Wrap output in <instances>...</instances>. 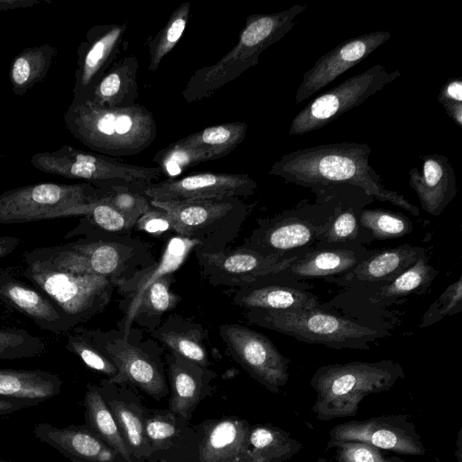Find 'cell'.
Instances as JSON below:
<instances>
[{"label": "cell", "mask_w": 462, "mask_h": 462, "mask_svg": "<svg viewBox=\"0 0 462 462\" xmlns=\"http://www.w3.org/2000/svg\"><path fill=\"white\" fill-rule=\"evenodd\" d=\"M371 152L370 146L364 143L319 144L284 154L273 164L269 174L313 192L344 186L357 187L373 199L391 203L419 217L418 207L383 184L369 163Z\"/></svg>", "instance_id": "cell-1"}, {"label": "cell", "mask_w": 462, "mask_h": 462, "mask_svg": "<svg viewBox=\"0 0 462 462\" xmlns=\"http://www.w3.org/2000/svg\"><path fill=\"white\" fill-rule=\"evenodd\" d=\"M63 118L75 139L94 152L113 158L141 153L157 136L153 115L139 104L107 107L72 99Z\"/></svg>", "instance_id": "cell-2"}, {"label": "cell", "mask_w": 462, "mask_h": 462, "mask_svg": "<svg viewBox=\"0 0 462 462\" xmlns=\"http://www.w3.org/2000/svg\"><path fill=\"white\" fill-rule=\"evenodd\" d=\"M306 5L272 14L248 15L236 45L218 61L197 69L181 93L187 103L202 100L258 64L261 53L283 38Z\"/></svg>", "instance_id": "cell-3"}, {"label": "cell", "mask_w": 462, "mask_h": 462, "mask_svg": "<svg viewBox=\"0 0 462 462\" xmlns=\"http://www.w3.org/2000/svg\"><path fill=\"white\" fill-rule=\"evenodd\" d=\"M404 376L391 359L323 365L310 381L316 393L311 411L319 420L354 417L366 396L389 391Z\"/></svg>", "instance_id": "cell-4"}, {"label": "cell", "mask_w": 462, "mask_h": 462, "mask_svg": "<svg viewBox=\"0 0 462 462\" xmlns=\"http://www.w3.org/2000/svg\"><path fill=\"white\" fill-rule=\"evenodd\" d=\"M314 193V203L302 201L273 217L259 218L242 246L280 260L300 257L316 248L330 225L339 187Z\"/></svg>", "instance_id": "cell-5"}, {"label": "cell", "mask_w": 462, "mask_h": 462, "mask_svg": "<svg viewBox=\"0 0 462 462\" xmlns=\"http://www.w3.org/2000/svg\"><path fill=\"white\" fill-rule=\"evenodd\" d=\"M245 317L252 324L299 341L334 349L368 350L371 343L387 334L319 308L287 310L247 309Z\"/></svg>", "instance_id": "cell-6"}, {"label": "cell", "mask_w": 462, "mask_h": 462, "mask_svg": "<svg viewBox=\"0 0 462 462\" xmlns=\"http://www.w3.org/2000/svg\"><path fill=\"white\" fill-rule=\"evenodd\" d=\"M150 203L167 212L172 231L177 236L197 241V248L208 253L229 248L254 208V204L233 197L168 201L150 199Z\"/></svg>", "instance_id": "cell-7"}, {"label": "cell", "mask_w": 462, "mask_h": 462, "mask_svg": "<svg viewBox=\"0 0 462 462\" xmlns=\"http://www.w3.org/2000/svg\"><path fill=\"white\" fill-rule=\"evenodd\" d=\"M30 163L42 172L84 180L97 188H127L140 192L162 175L157 166L129 164L68 144L52 152H37Z\"/></svg>", "instance_id": "cell-8"}, {"label": "cell", "mask_w": 462, "mask_h": 462, "mask_svg": "<svg viewBox=\"0 0 462 462\" xmlns=\"http://www.w3.org/2000/svg\"><path fill=\"white\" fill-rule=\"evenodd\" d=\"M32 285L51 300L76 326L100 314L109 304L115 285L94 273L25 263L21 271Z\"/></svg>", "instance_id": "cell-9"}, {"label": "cell", "mask_w": 462, "mask_h": 462, "mask_svg": "<svg viewBox=\"0 0 462 462\" xmlns=\"http://www.w3.org/2000/svg\"><path fill=\"white\" fill-rule=\"evenodd\" d=\"M110 189L97 188L87 182H42L14 188L0 195V224L84 216L88 206Z\"/></svg>", "instance_id": "cell-10"}, {"label": "cell", "mask_w": 462, "mask_h": 462, "mask_svg": "<svg viewBox=\"0 0 462 462\" xmlns=\"http://www.w3.org/2000/svg\"><path fill=\"white\" fill-rule=\"evenodd\" d=\"M92 341L113 361L117 374L112 383H127L152 399L160 401L169 394L162 350L154 342H134L120 330L86 329Z\"/></svg>", "instance_id": "cell-11"}, {"label": "cell", "mask_w": 462, "mask_h": 462, "mask_svg": "<svg viewBox=\"0 0 462 462\" xmlns=\"http://www.w3.org/2000/svg\"><path fill=\"white\" fill-rule=\"evenodd\" d=\"M69 243L77 251L86 273L103 276L116 288L157 262L145 241L128 234H110L97 229Z\"/></svg>", "instance_id": "cell-12"}, {"label": "cell", "mask_w": 462, "mask_h": 462, "mask_svg": "<svg viewBox=\"0 0 462 462\" xmlns=\"http://www.w3.org/2000/svg\"><path fill=\"white\" fill-rule=\"evenodd\" d=\"M401 70L388 71L381 64L355 75L307 104L293 117L290 135H301L319 130L347 111L363 104L387 84L399 79Z\"/></svg>", "instance_id": "cell-13"}, {"label": "cell", "mask_w": 462, "mask_h": 462, "mask_svg": "<svg viewBox=\"0 0 462 462\" xmlns=\"http://www.w3.org/2000/svg\"><path fill=\"white\" fill-rule=\"evenodd\" d=\"M219 335L231 357L254 380L277 393L290 377L291 360L263 334L239 324H224Z\"/></svg>", "instance_id": "cell-14"}, {"label": "cell", "mask_w": 462, "mask_h": 462, "mask_svg": "<svg viewBox=\"0 0 462 462\" xmlns=\"http://www.w3.org/2000/svg\"><path fill=\"white\" fill-rule=\"evenodd\" d=\"M194 252L200 273L209 284L233 289L276 273L298 258L280 260L242 245L218 253H208L196 247Z\"/></svg>", "instance_id": "cell-15"}, {"label": "cell", "mask_w": 462, "mask_h": 462, "mask_svg": "<svg viewBox=\"0 0 462 462\" xmlns=\"http://www.w3.org/2000/svg\"><path fill=\"white\" fill-rule=\"evenodd\" d=\"M409 416L382 415L363 420H349L329 431L331 441H354L402 455L423 456L421 438Z\"/></svg>", "instance_id": "cell-16"}, {"label": "cell", "mask_w": 462, "mask_h": 462, "mask_svg": "<svg viewBox=\"0 0 462 462\" xmlns=\"http://www.w3.org/2000/svg\"><path fill=\"white\" fill-rule=\"evenodd\" d=\"M250 424L237 417L204 420L193 427L182 462H252Z\"/></svg>", "instance_id": "cell-17"}, {"label": "cell", "mask_w": 462, "mask_h": 462, "mask_svg": "<svg viewBox=\"0 0 462 462\" xmlns=\"http://www.w3.org/2000/svg\"><path fill=\"white\" fill-rule=\"evenodd\" d=\"M257 183L247 173L199 171L179 179H168L148 186L143 195L154 200H185L248 198Z\"/></svg>", "instance_id": "cell-18"}, {"label": "cell", "mask_w": 462, "mask_h": 462, "mask_svg": "<svg viewBox=\"0 0 462 462\" xmlns=\"http://www.w3.org/2000/svg\"><path fill=\"white\" fill-rule=\"evenodd\" d=\"M126 31L127 23L100 24L88 31L77 51L72 99L88 100L97 82L126 47Z\"/></svg>", "instance_id": "cell-19"}, {"label": "cell", "mask_w": 462, "mask_h": 462, "mask_svg": "<svg viewBox=\"0 0 462 462\" xmlns=\"http://www.w3.org/2000/svg\"><path fill=\"white\" fill-rule=\"evenodd\" d=\"M391 38L388 31H376L350 38L328 51L302 76L296 94L301 103L326 87L338 76L367 58Z\"/></svg>", "instance_id": "cell-20"}, {"label": "cell", "mask_w": 462, "mask_h": 462, "mask_svg": "<svg viewBox=\"0 0 462 462\" xmlns=\"http://www.w3.org/2000/svg\"><path fill=\"white\" fill-rule=\"evenodd\" d=\"M99 390L114 416L134 462H156L143 427L145 406L127 383L100 381Z\"/></svg>", "instance_id": "cell-21"}, {"label": "cell", "mask_w": 462, "mask_h": 462, "mask_svg": "<svg viewBox=\"0 0 462 462\" xmlns=\"http://www.w3.org/2000/svg\"><path fill=\"white\" fill-rule=\"evenodd\" d=\"M0 301L31 319L42 329L62 334L73 322L44 294L17 278L15 268L0 269Z\"/></svg>", "instance_id": "cell-22"}, {"label": "cell", "mask_w": 462, "mask_h": 462, "mask_svg": "<svg viewBox=\"0 0 462 462\" xmlns=\"http://www.w3.org/2000/svg\"><path fill=\"white\" fill-rule=\"evenodd\" d=\"M286 279L268 274L235 289L232 300L239 307L287 310L295 309L319 308V298L309 289V284L297 282L287 283Z\"/></svg>", "instance_id": "cell-23"}, {"label": "cell", "mask_w": 462, "mask_h": 462, "mask_svg": "<svg viewBox=\"0 0 462 462\" xmlns=\"http://www.w3.org/2000/svg\"><path fill=\"white\" fill-rule=\"evenodd\" d=\"M199 246L193 239L171 236L166 243L160 259L117 288L125 300V316L119 329L128 338L142 297L152 283L159 278L171 274L184 263L189 254Z\"/></svg>", "instance_id": "cell-24"}, {"label": "cell", "mask_w": 462, "mask_h": 462, "mask_svg": "<svg viewBox=\"0 0 462 462\" xmlns=\"http://www.w3.org/2000/svg\"><path fill=\"white\" fill-rule=\"evenodd\" d=\"M165 363L170 382L168 409L189 421L198 404L213 392L216 373L171 352Z\"/></svg>", "instance_id": "cell-25"}, {"label": "cell", "mask_w": 462, "mask_h": 462, "mask_svg": "<svg viewBox=\"0 0 462 462\" xmlns=\"http://www.w3.org/2000/svg\"><path fill=\"white\" fill-rule=\"evenodd\" d=\"M425 255H427L425 248L408 244L382 250H372L349 272L324 280L345 287L380 286L393 280Z\"/></svg>", "instance_id": "cell-26"}, {"label": "cell", "mask_w": 462, "mask_h": 462, "mask_svg": "<svg viewBox=\"0 0 462 462\" xmlns=\"http://www.w3.org/2000/svg\"><path fill=\"white\" fill-rule=\"evenodd\" d=\"M34 436L72 462H125L86 424L56 427L37 423Z\"/></svg>", "instance_id": "cell-27"}, {"label": "cell", "mask_w": 462, "mask_h": 462, "mask_svg": "<svg viewBox=\"0 0 462 462\" xmlns=\"http://www.w3.org/2000/svg\"><path fill=\"white\" fill-rule=\"evenodd\" d=\"M371 251L358 243L319 246L298 257L275 274L299 282L335 277L352 270Z\"/></svg>", "instance_id": "cell-28"}, {"label": "cell", "mask_w": 462, "mask_h": 462, "mask_svg": "<svg viewBox=\"0 0 462 462\" xmlns=\"http://www.w3.org/2000/svg\"><path fill=\"white\" fill-rule=\"evenodd\" d=\"M409 183L424 211L437 217L457 195V177L448 159L441 154L422 157V169L411 168Z\"/></svg>", "instance_id": "cell-29"}, {"label": "cell", "mask_w": 462, "mask_h": 462, "mask_svg": "<svg viewBox=\"0 0 462 462\" xmlns=\"http://www.w3.org/2000/svg\"><path fill=\"white\" fill-rule=\"evenodd\" d=\"M143 427L155 459L163 457L170 462L183 461L193 430L188 420L169 409L145 408Z\"/></svg>", "instance_id": "cell-30"}, {"label": "cell", "mask_w": 462, "mask_h": 462, "mask_svg": "<svg viewBox=\"0 0 462 462\" xmlns=\"http://www.w3.org/2000/svg\"><path fill=\"white\" fill-rule=\"evenodd\" d=\"M149 332L169 352L204 367L211 365L206 347L208 331L200 324L180 315H171Z\"/></svg>", "instance_id": "cell-31"}, {"label": "cell", "mask_w": 462, "mask_h": 462, "mask_svg": "<svg viewBox=\"0 0 462 462\" xmlns=\"http://www.w3.org/2000/svg\"><path fill=\"white\" fill-rule=\"evenodd\" d=\"M135 56L117 59L94 88L88 100L107 107H127L135 105L139 97Z\"/></svg>", "instance_id": "cell-32"}, {"label": "cell", "mask_w": 462, "mask_h": 462, "mask_svg": "<svg viewBox=\"0 0 462 462\" xmlns=\"http://www.w3.org/2000/svg\"><path fill=\"white\" fill-rule=\"evenodd\" d=\"M62 381L43 370L0 368V398L31 401L38 405L60 393Z\"/></svg>", "instance_id": "cell-33"}, {"label": "cell", "mask_w": 462, "mask_h": 462, "mask_svg": "<svg viewBox=\"0 0 462 462\" xmlns=\"http://www.w3.org/2000/svg\"><path fill=\"white\" fill-rule=\"evenodd\" d=\"M58 51L51 43L29 47L17 53L9 68V80L15 96H23L42 81L49 72Z\"/></svg>", "instance_id": "cell-34"}, {"label": "cell", "mask_w": 462, "mask_h": 462, "mask_svg": "<svg viewBox=\"0 0 462 462\" xmlns=\"http://www.w3.org/2000/svg\"><path fill=\"white\" fill-rule=\"evenodd\" d=\"M83 406L85 424L115 449L125 462H134L98 384H87Z\"/></svg>", "instance_id": "cell-35"}, {"label": "cell", "mask_w": 462, "mask_h": 462, "mask_svg": "<svg viewBox=\"0 0 462 462\" xmlns=\"http://www.w3.org/2000/svg\"><path fill=\"white\" fill-rule=\"evenodd\" d=\"M438 273L439 271L429 263L425 255L391 282L377 286L369 300L371 303L381 306L409 295L426 293Z\"/></svg>", "instance_id": "cell-36"}, {"label": "cell", "mask_w": 462, "mask_h": 462, "mask_svg": "<svg viewBox=\"0 0 462 462\" xmlns=\"http://www.w3.org/2000/svg\"><path fill=\"white\" fill-rule=\"evenodd\" d=\"M248 443L252 462H284L302 448L288 431L272 424L250 425Z\"/></svg>", "instance_id": "cell-37"}, {"label": "cell", "mask_w": 462, "mask_h": 462, "mask_svg": "<svg viewBox=\"0 0 462 462\" xmlns=\"http://www.w3.org/2000/svg\"><path fill=\"white\" fill-rule=\"evenodd\" d=\"M247 127L244 122L224 123L203 128L177 142L205 151L210 161L217 160L229 154L244 141Z\"/></svg>", "instance_id": "cell-38"}, {"label": "cell", "mask_w": 462, "mask_h": 462, "mask_svg": "<svg viewBox=\"0 0 462 462\" xmlns=\"http://www.w3.org/2000/svg\"><path fill=\"white\" fill-rule=\"evenodd\" d=\"M172 282L173 273L164 275L150 285L142 297L134 321L147 326L149 330L160 325L161 317L174 309L181 300L171 290Z\"/></svg>", "instance_id": "cell-39"}, {"label": "cell", "mask_w": 462, "mask_h": 462, "mask_svg": "<svg viewBox=\"0 0 462 462\" xmlns=\"http://www.w3.org/2000/svg\"><path fill=\"white\" fill-rule=\"evenodd\" d=\"M190 9L189 1L182 3L171 13L164 26L147 42L149 71L155 72L163 58L179 42L189 20Z\"/></svg>", "instance_id": "cell-40"}, {"label": "cell", "mask_w": 462, "mask_h": 462, "mask_svg": "<svg viewBox=\"0 0 462 462\" xmlns=\"http://www.w3.org/2000/svg\"><path fill=\"white\" fill-rule=\"evenodd\" d=\"M359 224L369 241L388 240L403 237L413 229L411 220L402 214L384 208L362 209Z\"/></svg>", "instance_id": "cell-41"}, {"label": "cell", "mask_w": 462, "mask_h": 462, "mask_svg": "<svg viewBox=\"0 0 462 462\" xmlns=\"http://www.w3.org/2000/svg\"><path fill=\"white\" fill-rule=\"evenodd\" d=\"M152 161L162 174L175 179L189 168L210 161L208 154L199 148L183 145L177 141L158 151Z\"/></svg>", "instance_id": "cell-42"}, {"label": "cell", "mask_w": 462, "mask_h": 462, "mask_svg": "<svg viewBox=\"0 0 462 462\" xmlns=\"http://www.w3.org/2000/svg\"><path fill=\"white\" fill-rule=\"evenodd\" d=\"M66 348L79 356L90 369L114 378L118 371L113 361L92 341L83 328H75L68 335Z\"/></svg>", "instance_id": "cell-43"}, {"label": "cell", "mask_w": 462, "mask_h": 462, "mask_svg": "<svg viewBox=\"0 0 462 462\" xmlns=\"http://www.w3.org/2000/svg\"><path fill=\"white\" fill-rule=\"evenodd\" d=\"M46 342L22 328H0V360L32 358L43 355Z\"/></svg>", "instance_id": "cell-44"}, {"label": "cell", "mask_w": 462, "mask_h": 462, "mask_svg": "<svg viewBox=\"0 0 462 462\" xmlns=\"http://www.w3.org/2000/svg\"><path fill=\"white\" fill-rule=\"evenodd\" d=\"M103 197L88 206L81 222L110 234H129L135 223L107 203Z\"/></svg>", "instance_id": "cell-45"}, {"label": "cell", "mask_w": 462, "mask_h": 462, "mask_svg": "<svg viewBox=\"0 0 462 462\" xmlns=\"http://www.w3.org/2000/svg\"><path fill=\"white\" fill-rule=\"evenodd\" d=\"M462 310V276L449 284L423 314L420 328L430 327Z\"/></svg>", "instance_id": "cell-46"}, {"label": "cell", "mask_w": 462, "mask_h": 462, "mask_svg": "<svg viewBox=\"0 0 462 462\" xmlns=\"http://www.w3.org/2000/svg\"><path fill=\"white\" fill-rule=\"evenodd\" d=\"M327 447L335 450L336 462H406L395 456H387L382 449L354 441H331Z\"/></svg>", "instance_id": "cell-47"}, {"label": "cell", "mask_w": 462, "mask_h": 462, "mask_svg": "<svg viewBox=\"0 0 462 462\" xmlns=\"http://www.w3.org/2000/svg\"><path fill=\"white\" fill-rule=\"evenodd\" d=\"M103 198L134 223L152 207L150 199L143 192L127 188L110 189Z\"/></svg>", "instance_id": "cell-48"}, {"label": "cell", "mask_w": 462, "mask_h": 462, "mask_svg": "<svg viewBox=\"0 0 462 462\" xmlns=\"http://www.w3.org/2000/svg\"><path fill=\"white\" fill-rule=\"evenodd\" d=\"M438 100L447 115L462 128V80L448 79L442 86Z\"/></svg>", "instance_id": "cell-49"}, {"label": "cell", "mask_w": 462, "mask_h": 462, "mask_svg": "<svg viewBox=\"0 0 462 462\" xmlns=\"http://www.w3.org/2000/svg\"><path fill=\"white\" fill-rule=\"evenodd\" d=\"M134 228L153 236L162 235L172 230L171 219L167 212L153 206L138 218Z\"/></svg>", "instance_id": "cell-50"}, {"label": "cell", "mask_w": 462, "mask_h": 462, "mask_svg": "<svg viewBox=\"0 0 462 462\" xmlns=\"http://www.w3.org/2000/svg\"><path fill=\"white\" fill-rule=\"evenodd\" d=\"M35 405L38 404L31 401L0 398V416L7 415Z\"/></svg>", "instance_id": "cell-51"}, {"label": "cell", "mask_w": 462, "mask_h": 462, "mask_svg": "<svg viewBox=\"0 0 462 462\" xmlns=\"http://www.w3.org/2000/svg\"><path fill=\"white\" fill-rule=\"evenodd\" d=\"M39 3L37 0H0V11L32 7Z\"/></svg>", "instance_id": "cell-52"}, {"label": "cell", "mask_w": 462, "mask_h": 462, "mask_svg": "<svg viewBox=\"0 0 462 462\" xmlns=\"http://www.w3.org/2000/svg\"><path fill=\"white\" fill-rule=\"evenodd\" d=\"M20 239L14 236H0V258L9 254L19 245Z\"/></svg>", "instance_id": "cell-53"}, {"label": "cell", "mask_w": 462, "mask_h": 462, "mask_svg": "<svg viewBox=\"0 0 462 462\" xmlns=\"http://www.w3.org/2000/svg\"><path fill=\"white\" fill-rule=\"evenodd\" d=\"M457 460H458V462H461V451H460V449H461V430H459L458 435H457Z\"/></svg>", "instance_id": "cell-54"}, {"label": "cell", "mask_w": 462, "mask_h": 462, "mask_svg": "<svg viewBox=\"0 0 462 462\" xmlns=\"http://www.w3.org/2000/svg\"><path fill=\"white\" fill-rule=\"evenodd\" d=\"M157 462H170L169 460H167L165 457H158L156 458Z\"/></svg>", "instance_id": "cell-55"}, {"label": "cell", "mask_w": 462, "mask_h": 462, "mask_svg": "<svg viewBox=\"0 0 462 462\" xmlns=\"http://www.w3.org/2000/svg\"><path fill=\"white\" fill-rule=\"evenodd\" d=\"M0 462H15V461H6V460L0 459Z\"/></svg>", "instance_id": "cell-56"}]
</instances>
